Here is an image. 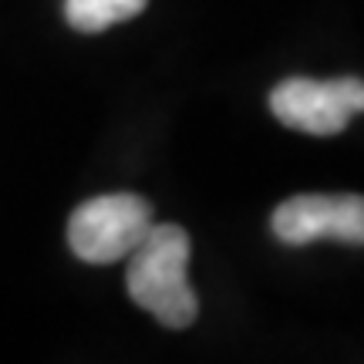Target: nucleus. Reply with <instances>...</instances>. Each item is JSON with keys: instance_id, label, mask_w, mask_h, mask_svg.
<instances>
[{"instance_id": "obj_1", "label": "nucleus", "mask_w": 364, "mask_h": 364, "mask_svg": "<svg viewBox=\"0 0 364 364\" xmlns=\"http://www.w3.org/2000/svg\"><path fill=\"white\" fill-rule=\"evenodd\" d=\"M125 287L129 297L162 321L172 331H182L196 321L199 300L189 287L186 267H189V233L176 223H156L145 240L132 250Z\"/></svg>"}, {"instance_id": "obj_2", "label": "nucleus", "mask_w": 364, "mask_h": 364, "mask_svg": "<svg viewBox=\"0 0 364 364\" xmlns=\"http://www.w3.org/2000/svg\"><path fill=\"white\" fill-rule=\"evenodd\" d=\"M156 226L152 203L135 193L95 196L68 220L71 253L85 263H118Z\"/></svg>"}, {"instance_id": "obj_3", "label": "nucleus", "mask_w": 364, "mask_h": 364, "mask_svg": "<svg viewBox=\"0 0 364 364\" xmlns=\"http://www.w3.org/2000/svg\"><path fill=\"white\" fill-rule=\"evenodd\" d=\"M270 112L287 129L307 135H338L348 122L364 112V81L361 78H287L270 91Z\"/></svg>"}, {"instance_id": "obj_4", "label": "nucleus", "mask_w": 364, "mask_h": 364, "mask_svg": "<svg viewBox=\"0 0 364 364\" xmlns=\"http://www.w3.org/2000/svg\"><path fill=\"white\" fill-rule=\"evenodd\" d=\"M270 230L287 247H307L317 240L364 247V196H290L287 203L273 209Z\"/></svg>"}, {"instance_id": "obj_5", "label": "nucleus", "mask_w": 364, "mask_h": 364, "mask_svg": "<svg viewBox=\"0 0 364 364\" xmlns=\"http://www.w3.org/2000/svg\"><path fill=\"white\" fill-rule=\"evenodd\" d=\"M149 0H65V17L75 31L98 34L118 21H129L145 11Z\"/></svg>"}]
</instances>
